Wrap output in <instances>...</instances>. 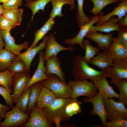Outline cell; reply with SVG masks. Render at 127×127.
Instances as JSON below:
<instances>
[{
    "label": "cell",
    "instance_id": "18",
    "mask_svg": "<svg viewBox=\"0 0 127 127\" xmlns=\"http://www.w3.org/2000/svg\"><path fill=\"white\" fill-rule=\"evenodd\" d=\"M108 51L113 59L127 60V46L120 42L117 37H113Z\"/></svg>",
    "mask_w": 127,
    "mask_h": 127
},
{
    "label": "cell",
    "instance_id": "20",
    "mask_svg": "<svg viewBox=\"0 0 127 127\" xmlns=\"http://www.w3.org/2000/svg\"><path fill=\"white\" fill-rule=\"evenodd\" d=\"M39 52V62L37 68L33 75L31 77L24 90L30 87L31 85L36 83L48 78V77L45 73L44 66V62L43 58V50H41Z\"/></svg>",
    "mask_w": 127,
    "mask_h": 127
},
{
    "label": "cell",
    "instance_id": "31",
    "mask_svg": "<svg viewBox=\"0 0 127 127\" xmlns=\"http://www.w3.org/2000/svg\"><path fill=\"white\" fill-rule=\"evenodd\" d=\"M23 11L24 9L22 8L4 10L2 15L7 19L20 25Z\"/></svg>",
    "mask_w": 127,
    "mask_h": 127
},
{
    "label": "cell",
    "instance_id": "16",
    "mask_svg": "<svg viewBox=\"0 0 127 127\" xmlns=\"http://www.w3.org/2000/svg\"><path fill=\"white\" fill-rule=\"evenodd\" d=\"M106 74L92 82L95 85L99 92L103 98L118 99L119 94L116 92L110 86L107 79Z\"/></svg>",
    "mask_w": 127,
    "mask_h": 127
},
{
    "label": "cell",
    "instance_id": "43",
    "mask_svg": "<svg viewBox=\"0 0 127 127\" xmlns=\"http://www.w3.org/2000/svg\"><path fill=\"white\" fill-rule=\"evenodd\" d=\"M10 107L7 105H3L0 103V118L4 119L5 113L8 111Z\"/></svg>",
    "mask_w": 127,
    "mask_h": 127
},
{
    "label": "cell",
    "instance_id": "24",
    "mask_svg": "<svg viewBox=\"0 0 127 127\" xmlns=\"http://www.w3.org/2000/svg\"><path fill=\"white\" fill-rule=\"evenodd\" d=\"M54 24V18L50 17L45 24L34 33V39L29 47L32 48L36 46L38 42L42 39L45 35L53 28Z\"/></svg>",
    "mask_w": 127,
    "mask_h": 127
},
{
    "label": "cell",
    "instance_id": "5",
    "mask_svg": "<svg viewBox=\"0 0 127 127\" xmlns=\"http://www.w3.org/2000/svg\"><path fill=\"white\" fill-rule=\"evenodd\" d=\"M104 104L107 120L119 118L127 119V110L123 103L116 102L112 98H104Z\"/></svg>",
    "mask_w": 127,
    "mask_h": 127
},
{
    "label": "cell",
    "instance_id": "7",
    "mask_svg": "<svg viewBox=\"0 0 127 127\" xmlns=\"http://www.w3.org/2000/svg\"><path fill=\"white\" fill-rule=\"evenodd\" d=\"M29 116L16 106L5 113L4 120L0 122V127H16L23 125L28 120Z\"/></svg>",
    "mask_w": 127,
    "mask_h": 127
},
{
    "label": "cell",
    "instance_id": "21",
    "mask_svg": "<svg viewBox=\"0 0 127 127\" xmlns=\"http://www.w3.org/2000/svg\"><path fill=\"white\" fill-rule=\"evenodd\" d=\"M118 5L114 8L112 11L105 15H103L96 23V25L104 23L113 16H117L116 18L118 21L121 19L127 13V0L121 1Z\"/></svg>",
    "mask_w": 127,
    "mask_h": 127
},
{
    "label": "cell",
    "instance_id": "42",
    "mask_svg": "<svg viewBox=\"0 0 127 127\" xmlns=\"http://www.w3.org/2000/svg\"><path fill=\"white\" fill-rule=\"evenodd\" d=\"M23 4V0H9L2 5L5 10L18 8Z\"/></svg>",
    "mask_w": 127,
    "mask_h": 127
},
{
    "label": "cell",
    "instance_id": "15",
    "mask_svg": "<svg viewBox=\"0 0 127 127\" xmlns=\"http://www.w3.org/2000/svg\"><path fill=\"white\" fill-rule=\"evenodd\" d=\"M1 32L5 41L4 49L10 52L15 56L20 55L21 50L27 49L28 48L29 44L26 41L20 44H16L14 38L10 34V31L1 30Z\"/></svg>",
    "mask_w": 127,
    "mask_h": 127
},
{
    "label": "cell",
    "instance_id": "35",
    "mask_svg": "<svg viewBox=\"0 0 127 127\" xmlns=\"http://www.w3.org/2000/svg\"><path fill=\"white\" fill-rule=\"evenodd\" d=\"M8 70L13 72L14 74L30 72V71L27 69L24 61L17 56H16Z\"/></svg>",
    "mask_w": 127,
    "mask_h": 127
},
{
    "label": "cell",
    "instance_id": "46",
    "mask_svg": "<svg viewBox=\"0 0 127 127\" xmlns=\"http://www.w3.org/2000/svg\"><path fill=\"white\" fill-rule=\"evenodd\" d=\"M4 10L2 5H1L0 4V16L2 15L3 12Z\"/></svg>",
    "mask_w": 127,
    "mask_h": 127
},
{
    "label": "cell",
    "instance_id": "34",
    "mask_svg": "<svg viewBox=\"0 0 127 127\" xmlns=\"http://www.w3.org/2000/svg\"><path fill=\"white\" fill-rule=\"evenodd\" d=\"M93 4V7L90 12L94 16L98 15L101 12V11L106 6L110 4L118 2L117 0H89Z\"/></svg>",
    "mask_w": 127,
    "mask_h": 127
},
{
    "label": "cell",
    "instance_id": "36",
    "mask_svg": "<svg viewBox=\"0 0 127 127\" xmlns=\"http://www.w3.org/2000/svg\"><path fill=\"white\" fill-rule=\"evenodd\" d=\"M84 46L85 52L83 56L85 61L88 63L99 52L100 50L99 48L95 47L92 45L87 40L84 39L83 41Z\"/></svg>",
    "mask_w": 127,
    "mask_h": 127
},
{
    "label": "cell",
    "instance_id": "19",
    "mask_svg": "<svg viewBox=\"0 0 127 127\" xmlns=\"http://www.w3.org/2000/svg\"><path fill=\"white\" fill-rule=\"evenodd\" d=\"M113 59L108 50H103L95 56L89 61V63L96 66L103 71H105L111 66Z\"/></svg>",
    "mask_w": 127,
    "mask_h": 127
},
{
    "label": "cell",
    "instance_id": "22",
    "mask_svg": "<svg viewBox=\"0 0 127 127\" xmlns=\"http://www.w3.org/2000/svg\"><path fill=\"white\" fill-rule=\"evenodd\" d=\"M120 27L116 17L113 16L100 25H92L88 33L98 31L109 33L113 31H117Z\"/></svg>",
    "mask_w": 127,
    "mask_h": 127
},
{
    "label": "cell",
    "instance_id": "47",
    "mask_svg": "<svg viewBox=\"0 0 127 127\" xmlns=\"http://www.w3.org/2000/svg\"><path fill=\"white\" fill-rule=\"evenodd\" d=\"M9 0H0V3H4L7 2Z\"/></svg>",
    "mask_w": 127,
    "mask_h": 127
},
{
    "label": "cell",
    "instance_id": "45",
    "mask_svg": "<svg viewBox=\"0 0 127 127\" xmlns=\"http://www.w3.org/2000/svg\"><path fill=\"white\" fill-rule=\"evenodd\" d=\"M3 39L1 30L0 29V50L4 49L5 46V42L3 40Z\"/></svg>",
    "mask_w": 127,
    "mask_h": 127
},
{
    "label": "cell",
    "instance_id": "48",
    "mask_svg": "<svg viewBox=\"0 0 127 127\" xmlns=\"http://www.w3.org/2000/svg\"><path fill=\"white\" fill-rule=\"evenodd\" d=\"M118 0V1H120L121 2V1H123L125 0Z\"/></svg>",
    "mask_w": 127,
    "mask_h": 127
},
{
    "label": "cell",
    "instance_id": "44",
    "mask_svg": "<svg viewBox=\"0 0 127 127\" xmlns=\"http://www.w3.org/2000/svg\"><path fill=\"white\" fill-rule=\"evenodd\" d=\"M119 25L121 27H127V13L120 20L118 21Z\"/></svg>",
    "mask_w": 127,
    "mask_h": 127
},
{
    "label": "cell",
    "instance_id": "38",
    "mask_svg": "<svg viewBox=\"0 0 127 127\" xmlns=\"http://www.w3.org/2000/svg\"><path fill=\"white\" fill-rule=\"evenodd\" d=\"M19 25V24L8 20L3 15L0 16V29L1 30L10 31Z\"/></svg>",
    "mask_w": 127,
    "mask_h": 127
},
{
    "label": "cell",
    "instance_id": "26",
    "mask_svg": "<svg viewBox=\"0 0 127 127\" xmlns=\"http://www.w3.org/2000/svg\"><path fill=\"white\" fill-rule=\"evenodd\" d=\"M43 86L40 81L32 84L30 87V93L27 110L28 113H29L32 109L35 107Z\"/></svg>",
    "mask_w": 127,
    "mask_h": 127
},
{
    "label": "cell",
    "instance_id": "17",
    "mask_svg": "<svg viewBox=\"0 0 127 127\" xmlns=\"http://www.w3.org/2000/svg\"><path fill=\"white\" fill-rule=\"evenodd\" d=\"M48 37V35L44 36L42 39V42L38 46L32 48H28L25 52L17 56L24 61L29 71H30L32 61L36 54L40 51L45 48Z\"/></svg>",
    "mask_w": 127,
    "mask_h": 127
},
{
    "label": "cell",
    "instance_id": "37",
    "mask_svg": "<svg viewBox=\"0 0 127 127\" xmlns=\"http://www.w3.org/2000/svg\"><path fill=\"white\" fill-rule=\"evenodd\" d=\"M119 90L120 94L118 101L122 102L127 105V80L123 79L114 84Z\"/></svg>",
    "mask_w": 127,
    "mask_h": 127
},
{
    "label": "cell",
    "instance_id": "41",
    "mask_svg": "<svg viewBox=\"0 0 127 127\" xmlns=\"http://www.w3.org/2000/svg\"><path fill=\"white\" fill-rule=\"evenodd\" d=\"M117 31V38L119 41L123 45L127 46V27H120Z\"/></svg>",
    "mask_w": 127,
    "mask_h": 127
},
{
    "label": "cell",
    "instance_id": "2",
    "mask_svg": "<svg viewBox=\"0 0 127 127\" xmlns=\"http://www.w3.org/2000/svg\"><path fill=\"white\" fill-rule=\"evenodd\" d=\"M74 99L56 98L49 106L43 110L48 121L51 125L55 124L60 127V122L63 121L65 107Z\"/></svg>",
    "mask_w": 127,
    "mask_h": 127
},
{
    "label": "cell",
    "instance_id": "32",
    "mask_svg": "<svg viewBox=\"0 0 127 127\" xmlns=\"http://www.w3.org/2000/svg\"><path fill=\"white\" fill-rule=\"evenodd\" d=\"M77 9L76 21L79 28L91 21L92 17H89L84 13L83 9L84 0H77Z\"/></svg>",
    "mask_w": 127,
    "mask_h": 127
},
{
    "label": "cell",
    "instance_id": "27",
    "mask_svg": "<svg viewBox=\"0 0 127 127\" xmlns=\"http://www.w3.org/2000/svg\"><path fill=\"white\" fill-rule=\"evenodd\" d=\"M16 56L12 53L5 49L0 50V72L7 70Z\"/></svg>",
    "mask_w": 127,
    "mask_h": 127
},
{
    "label": "cell",
    "instance_id": "8",
    "mask_svg": "<svg viewBox=\"0 0 127 127\" xmlns=\"http://www.w3.org/2000/svg\"><path fill=\"white\" fill-rule=\"evenodd\" d=\"M103 13L104 12H102L99 15L92 17L91 21L79 27L80 30L75 37L71 39H66L64 42L71 46H74L76 44H78L81 49H84V46L83 42V39L88 33L91 26L99 20L103 15Z\"/></svg>",
    "mask_w": 127,
    "mask_h": 127
},
{
    "label": "cell",
    "instance_id": "30",
    "mask_svg": "<svg viewBox=\"0 0 127 127\" xmlns=\"http://www.w3.org/2000/svg\"><path fill=\"white\" fill-rule=\"evenodd\" d=\"M30 93V87L24 90L20 95L16 106L21 111L28 114L27 110L29 103Z\"/></svg>",
    "mask_w": 127,
    "mask_h": 127
},
{
    "label": "cell",
    "instance_id": "6",
    "mask_svg": "<svg viewBox=\"0 0 127 127\" xmlns=\"http://www.w3.org/2000/svg\"><path fill=\"white\" fill-rule=\"evenodd\" d=\"M105 71L107 77L111 79L110 83L113 85L123 79L127 80V60L113 59L111 66Z\"/></svg>",
    "mask_w": 127,
    "mask_h": 127
},
{
    "label": "cell",
    "instance_id": "28",
    "mask_svg": "<svg viewBox=\"0 0 127 127\" xmlns=\"http://www.w3.org/2000/svg\"><path fill=\"white\" fill-rule=\"evenodd\" d=\"M82 103L77 99H74L66 106L64 111V121L67 120L73 115L80 113Z\"/></svg>",
    "mask_w": 127,
    "mask_h": 127
},
{
    "label": "cell",
    "instance_id": "1",
    "mask_svg": "<svg viewBox=\"0 0 127 127\" xmlns=\"http://www.w3.org/2000/svg\"><path fill=\"white\" fill-rule=\"evenodd\" d=\"M88 64L81 55H78L74 58L71 72L74 80L90 79L93 82L106 74L105 71L96 70L89 66Z\"/></svg>",
    "mask_w": 127,
    "mask_h": 127
},
{
    "label": "cell",
    "instance_id": "23",
    "mask_svg": "<svg viewBox=\"0 0 127 127\" xmlns=\"http://www.w3.org/2000/svg\"><path fill=\"white\" fill-rule=\"evenodd\" d=\"M56 98L51 91L43 86L37 100V107L41 108L48 107Z\"/></svg>",
    "mask_w": 127,
    "mask_h": 127
},
{
    "label": "cell",
    "instance_id": "10",
    "mask_svg": "<svg viewBox=\"0 0 127 127\" xmlns=\"http://www.w3.org/2000/svg\"><path fill=\"white\" fill-rule=\"evenodd\" d=\"M28 120L23 127H50L51 125L48 121L43 110L38 107H34L29 112Z\"/></svg>",
    "mask_w": 127,
    "mask_h": 127
},
{
    "label": "cell",
    "instance_id": "29",
    "mask_svg": "<svg viewBox=\"0 0 127 127\" xmlns=\"http://www.w3.org/2000/svg\"><path fill=\"white\" fill-rule=\"evenodd\" d=\"M52 0H25L26 2L25 4L26 7L29 8L32 12V15L31 21L33 19L36 13L40 10L43 11L46 5Z\"/></svg>",
    "mask_w": 127,
    "mask_h": 127
},
{
    "label": "cell",
    "instance_id": "13",
    "mask_svg": "<svg viewBox=\"0 0 127 127\" xmlns=\"http://www.w3.org/2000/svg\"><path fill=\"white\" fill-rule=\"evenodd\" d=\"M46 61L44 67L47 76L51 74L55 75L61 81L66 83L65 74L62 69L60 61L57 56L50 57Z\"/></svg>",
    "mask_w": 127,
    "mask_h": 127
},
{
    "label": "cell",
    "instance_id": "3",
    "mask_svg": "<svg viewBox=\"0 0 127 127\" xmlns=\"http://www.w3.org/2000/svg\"><path fill=\"white\" fill-rule=\"evenodd\" d=\"M47 76V79L40 81L43 86L51 91L57 98H71L72 89L68 84L61 81L55 75L51 74Z\"/></svg>",
    "mask_w": 127,
    "mask_h": 127
},
{
    "label": "cell",
    "instance_id": "9",
    "mask_svg": "<svg viewBox=\"0 0 127 127\" xmlns=\"http://www.w3.org/2000/svg\"><path fill=\"white\" fill-rule=\"evenodd\" d=\"M29 72L14 74L13 79V92L12 95L13 103L15 104L24 90L31 77Z\"/></svg>",
    "mask_w": 127,
    "mask_h": 127
},
{
    "label": "cell",
    "instance_id": "33",
    "mask_svg": "<svg viewBox=\"0 0 127 127\" xmlns=\"http://www.w3.org/2000/svg\"><path fill=\"white\" fill-rule=\"evenodd\" d=\"M14 74L8 70L0 72V85L8 89L11 94L13 93L12 87Z\"/></svg>",
    "mask_w": 127,
    "mask_h": 127
},
{
    "label": "cell",
    "instance_id": "12",
    "mask_svg": "<svg viewBox=\"0 0 127 127\" xmlns=\"http://www.w3.org/2000/svg\"><path fill=\"white\" fill-rule=\"evenodd\" d=\"M45 51L43 53V60L45 62L50 57L56 56L59 52L64 50L71 51L74 49L73 47H66L59 44L55 40L54 35L52 33L48 35L46 44Z\"/></svg>",
    "mask_w": 127,
    "mask_h": 127
},
{
    "label": "cell",
    "instance_id": "14",
    "mask_svg": "<svg viewBox=\"0 0 127 127\" xmlns=\"http://www.w3.org/2000/svg\"><path fill=\"white\" fill-rule=\"evenodd\" d=\"M85 37L96 43L100 49L107 50L110 47L113 37L112 32L105 34L97 31L88 33Z\"/></svg>",
    "mask_w": 127,
    "mask_h": 127
},
{
    "label": "cell",
    "instance_id": "25",
    "mask_svg": "<svg viewBox=\"0 0 127 127\" xmlns=\"http://www.w3.org/2000/svg\"><path fill=\"white\" fill-rule=\"evenodd\" d=\"M51 2L52 8L50 17L54 18L57 16L61 17L64 16L62 11V7L64 4H70V10H73L75 8L74 0H52Z\"/></svg>",
    "mask_w": 127,
    "mask_h": 127
},
{
    "label": "cell",
    "instance_id": "39",
    "mask_svg": "<svg viewBox=\"0 0 127 127\" xmlns=\"http://www.w3.org/2000/svg\"><path fill=\"white\" fill-rule=\"evenodd\" d=\"M9 90L7 88L0 86V95L5 100L6 105L12 108L14 107L12 95Z\"/></svg>",
    "mask_w": 127,
    "mask_h": 127
},
{
    "label": "cell",
    "instance_id": "40",
    "mask_svg": "<svg viewBox=\"0 0 127 127\" xmlns=\"http://www.w3.org/2000/svg\"><path fill=\"white\" fill-rule=\"evenodd\" d=\"M127 119L118 118L107 122L105 127H127Z\"/></svg>",
    "mask_w": 127,
    "mask_h": 127
},
{
    "label": "cell",
    "instance_id": "49",
    "mask_svg": "<svg viewBox=\"0 0 127 127\" xmlns=\"http://www.w3.org/2000/svg\"><path fill=\"white\" fill-rule=\"evenodd\" d=\"M2 119L0 118V122H1V121Z\"/></svg>",
    "mask_w": 127,
    "mask_h": 127
},
{
    "label": "cell",
    "instance_id": "4",
    "mask_svg": "<svg viewBox=\"0 0 127 127\" xmlns=\"http://www.w3.org/2000/svg\"><path fill=\"white\" fill-rule=\"evenodd\" d=\"M68 84L72 89L71 98L76 99L80 96H85L90 98L98 93L97 89L94 83L88 80H71Z\"/></svg>",
    "mask_w": 127,
    "mask_h": 127
},
{
    "label": "cell",
    "instance_id": "11",
    "mask_svg": "<svg viewBox=\"0 0 127 127\" xmlns=\"http://www.w3.org/2000/svg\"><path fill=\"white\" fill-rule=\"evenodd\" d=\"M103 98L99 93L94 97L90 98H85L83 99V102H90L92 104L93 109L90 112L92 115H97L101 119L103 125L105 127L107 122L106 114L105 109Z\"/></svg>",
    "mask_w": 127,
    "mask_h": 127
}]
</instances>
